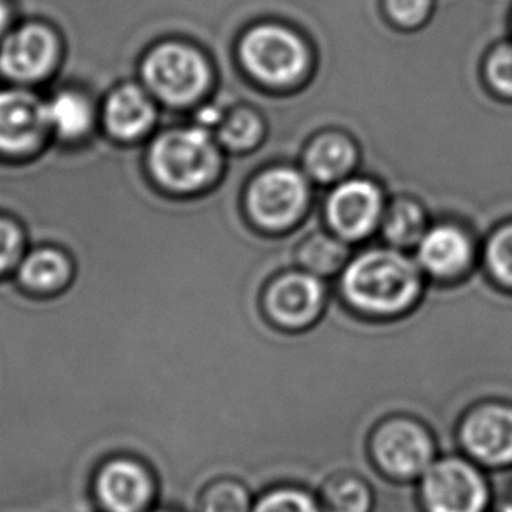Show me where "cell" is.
<instances>
[{
  "label": "cell",
  "instance_id": "6da1fadb",
  "mask_svg": "<svg viewBox=\"0 0 512 512\" xmlns=\"http://www.w3.org/2000/svg\"><path fill=\"white\" fill-rule=\"evenodd\" d=\"M422 277L415 261L394 249L362 252L346 266L341 289L353 308L369 315H395L415 301Z\"/></svg>",
  "mask_w": 512,
  "mask_h": 512
},
{
  "label": "cell",
  "instance_id": "7a4b0ae2",
  "mask_svg": "<svg viewBox=\"0 0 512 512\" xmlns=\"http://www.w3.org/2000/svg\"><path fill=\"white\" fill-rule=\"evenodd\" d=\"M154 180L173 193H194L208 186L221 167V153L201 126L173 128L149 147Z\"/></svg>",
  "mask_w": 512,
  "mask_h": 512
},
{
  "label": "cell",
  "instance_id": "3957f363",
  "mask_svg": "<svg viewBox=\"0 0 512 512\" xmlns=\"http://www.w3.org/2000/svg\"><path fill=\"white\" fill-rule=\"evenodd\" d=\"M492 485L485 469L465 457H437L416 481L420 512H490Z\"/></svg>",
  "mask_w": 512,
  "mask_h": 512
},
{
  "label": "cell",
  "instance_id": "277c9868",
  "mask_svg": "<svg viewBox=\"0 0 512 512\" xmlns=\"http://www.w3.org/2000/svg\"><path fill=\"white\" fill-rule=\"evenodd\" d=\"M374 471L394 485H409L422 478L437 458L436 443L422 423L392 418L380 423L367 443Z\"/></svg>",
  "mask_w": 512,
  "mask_h": 512
},
{
  "label": "cell",
  "instance_id": "5b68a950",
  "mask_svg": "<svg viewBox=\"0 0 512 512\" xmlns=\"http://www.w3.org/2000/svg\"><path fill=\"white\" fill-rule=\"evenodd\" d=\"M90 499L97 512L153 511L160 499V479L142 458L119 453L93 471Z\"/></svg>",
  "mask_w": 512,
  "mask_h": 512
},
{
  "label": "cell",
  "instance_id": "8992f818",
  "mask_svg": "<svg viewBox=\"0 0 512 512\" xmlns=\"http://www.w3.org/2000/svg\"><path fill=\"white\" fill-rule=\"evenodd\" d=\"M245 69L270 86H289L308 65L305 44L298 35L275 25L250 30L240 46Z\"/></svg>",
  "mask_w": 512,
  "mask_h": 512
},
{
  "label": "cell",
  "instance_id": "52a82bcc",
  "mask_svg": "<svg viewBox=\"0 0 512 512\" xmlns=\"http://www.w3.org/2000/svg\"><path fill=\"white\" fill-rule=\"evenodd\" d=\"M144 79L156 97L170 105L193 104L210 83V70L196 49L163 44L147 56Z\"/></svg>",
  "mask_w": 512,
  "mask_h": 512
},
{
  "label": "cell",
  "instance_id": "ba28073f",
  "mask_svg": "<svg viewBox=\"0 0 512 512\" xmlns=\"http://www.w3.org/2000/svg\"><path fill=\"white\" fill-rule=\"evenodd\" d=\"M308 205V184L294 168H270L247 189V210L259 228L284 231L298 221Z\"/></svg>",
  "mask_w": 512,
  "mask_h": 512
},
{
  "label": "cell",
  "instance_id": "9c48e42d",
  "mask_svg": "<svg viewBox=\"0 0 512 512\" xmlns=\"http://www.w3.org/2000/svg\"><path fill=\"white\" fill-rule=\"evenodd\" d=\"M465 457L481 469L512 467V408L488 404L465 416L458 432Z\"/></svg>",
  "mask_w": 512,
  "mask_h": 512
},
{
  "label": "cell",
  "instance_id": "30bf717a",
  "mask_svg": "<svg viewBox=\"0 0 512 512\" xmlns=\"http://www.w3.org/2000/svg\"><path fill=\"white\" fill-rule=\"evenodd\" d=\"M383 214L380 187L366 179H348L334 187L326 205L327 221L346 242L373 233Z\"/></svg>",
  "mask_w": 512,
  "mask_h": 512
},
{
  "label": "cell",
  "instance_id": "8fae6325",
  "mask_svg": "<svg viewBox=\"0 0 512 512\" xmlns=\"http://www.w3.org/2000/svg\"><path fill=\"white\" fill-rule=\"evenodd\" d=\"M264 306L277 326L303 329L322 312L324 285L308 271L285 273L268 287Z\"/></svg>",
  "mask_w": 512,
  "mask_h": 512
},
{
  "label": "cell",
  "instance_id": "7c38bea8",
  "mask_svg": "<svg viewBox=\"0 0 512 512\" xmlns=\"http://www.w3.org/2000/svg\"><path fill=\"white\" fill-rule=\"evenodd\" d=\"M46 123L44 105L21 91L0 93V149L27 151L41 139Z\"/></svg>",
  "mask_w": 512,
  "mask_h": 512
},
{
  "label": "cell",
  "instance_id": "4fadbf2b",
  "mask_svg": "<svg viewBox=\"0 0 512 512\" xmlns=\"http://www.w3.org/2000/svg\"><path fill=\"white\" fill-rule=\"evenodd\" d=\"M55 37L46 28H21L0 51V69L14 79H37L55 60Z\"/></svg>",
  "mask_w": 512,
  "mask_h": 512
},
{
  "label": "cell",
  "instance_id": "5bb4252c",
  "mask_svg": "<svg viewBox=\"0 0 512 512\" xmlns=\"http://www.w3.org/2000/svg\"><path fill=\"white\" fill-rule=\"evenodd\" d=\"M472 245L462 229L437 226L427 229L418 243V263L436 277H453L469 266Z\"/></svg>",
  "mask_w": 512,
  "mask_h": 512
},
{
  "label": "cell",
  "instance_id": "9a60e30c",
  "mask_svg": "<svg viewBox=\"0 0 512 512\" xmlns=\"http://www.w3.org/2000/svg\"><path fill=\"white\" fill-rule=\"evenodd\" d=\"M107 130L119 140H135L151 130L156 121L153 100L135 84L112 91L104 109Z\"/></svg>",
  "mask_w": 512,
  "mask_h": 512
},
{
  "label": "cell",
  "instance_id": "2e32d148",
  "mask_svg": "<svg viewBox=\"0 0 512 512\" xmlns=\"http://www.w3.org/2000/svg\"><path fill=\"white\" fill-rule=\"evenodd\" d=\"M357 161L352 140L340 132L319 135L305 153L306 173L320 184L341 180Z\"/></svg>",
  "mask_w": 512,
  "mask_h": 512
},
{
  "label": "cell",
  "instance_id": "e0dca14e",
  "mask_svg": "<svg viewBox=\"0 0 512 512\" xmlns=\"http://www.w3.org/2000/svg\"><path fill=\"white\" fill-rule=\"evenodd\" d=\"M324 512H374L376 493L359 472L336 471L329 474L317 490Z\"/></svg>",
  "mask_w": 512,
  "mask_h": 512
},
{
  "label": "cell",
  "instance_id": "ac0fdd59",
  "mask_svg": "<svg viewBox=\"0 0 512 512\" xmlns=\"http://www.w3.org/2000/svg\"><path fill=\"white\" fill-rule=\"evenodd\" d=\"M256 495L242 479L219 476L207 481L196 495L194 512H252Z\"/></svg>",
  "mask_w": 512,
  "mask_h": 512
},
{
  "label": "cell",
  "instance_id": "d6986e66",
  "mask_svg": "<svg viewBox=\"0 0 512 512\" xmlns=\"http://www.w3.org/2000/svg\"><path fill=\"white\" fill-rule=\"evenodd\" d=\"M348 256V245L327 233H315L298 249L299 264L315 277L334 275L345 266Z\"/></svg>",
  "mask_w": 512,
  "mask_h": 512
},
{
  "label": "cell",
  "instance_id": "ffe728a7",
  "mask_svg": "<svg viewBox=\"0 0 512 512\" xmlns=\"http://www.w3.org/2000/svg\"><path fill=\"white\" fill-rule=\"evenodd\" d=\"M46 123L65 139H77L90 130L91 107L86 98L63 91L44 105Z\"/></svg>",
  "mask_w": 512,
  "mask_h": 512
},
{
  "label": "cell",
  "instance_id": "44dd1931",
  "mask_svg": "<svg viewBox=\"0 0 512 512\" xmlns=\"http://www.w3.org/2000/svg\"><path fill=\"white\" fill-rule=\"evenodd\" d=\"M425 214L422 207L411 200H397L390 205L381 222L383 236L394 247H413L425 235Z\"/></svg>",
  "mask_w": 512,
  "mask_h": 512
},
{
  "label": "cell",
  "instance_id": "7402d4cb",
  "mask_svg": "<svg viewBox=\"0 0 512 512\" xmlns=\"http://www.w3.org/2000/svg\"><path fill=\"white\" fill-rule=\"evenodd\" d=\"M252 512H324L317 492L298 483H278L264 488L254 499Z\"/></svg>",
  "mask_w": 512,
  "mask_h": 512
},
{
  "label": "cell",
  "instance_id": "603a6c76",
  "mask_svg": "<svg viewBox=\"0 0 512 512\" xmlns=\"http://www.w3.org/2000/svg\"><path fill=\"white\" fill-rule=\"evenodd\" d=\"M70 264L67 257L53 249L35 250L23 261L20 278L32 289H55L67 282Z\"/></svg>",
  "mask_w": 512,
  "mask_h": 512
},
{
  "label": "cell",
  "instance_id": "cb8c5ba5",
  "mask_svg": "<svg viewBox=\"0 0 512 512\" xmlns=\"http://www.w3.org/2000/svg\"><path fill=\"white\" fill-rule=\"evenodd\" d=\"M263 133V125L254 112L236 111L222 119L219 126V140L222 146L229 147L233 151H242L257 144V140Z\"/></svg>",
  "mask_w": 512,
  "mask_h": 512
},
{
  "label": "cell",
  "instance_id": "d4e9b609",
  "mask_svg": "<svg viewBox=\"0 0 512 512\" xmlns=\"http://www.w3.org/2000/svg\"><path fill=\"white\" fill-rule=\"evenodd\" d=\"M486 264L500 284L512 287V224L492 236L486 247Z\"/></svg>",
  "mask_w": 512,
  "mask_h": 512
},
{
  "label": "cell",
  "instance_id": "484cf974",
  "mask_svg": "<svg viewBox=\"0 0 512 512\" xmlns=\"http://www.w3.org/2000/svg\"><path fill=\"white\" fill-rule=\"evenodd\" d=\"M488 74L497 90L512 95V46H504L493 53Z\"/></svg>",
  "mask_w": 512,
  "mask_h": 512
},
{
  "label": "cell",
  "instance_id": "4316f807",
  "mask_svg": "<svg viewBox=\"0 0 512 512\" xmlns=\"http://www.w3.org/2000/svg\"><path fill=\"white\" fill-rule=\"evenodd\" d=\"M430 0H387L388 11L395 20L413 25L429 11Z\"/></svg>",
  "mask_w": 512,
  "mask_h": 512
},
{
  "label": "cell",
  "instance_id": "83f0119b",
  "mask_svg": "<svg viewBox=\"0 0 512 512\" xmlns=\"http://www.w3.org/2000/svg\"><path fill=\"white\" fill-rule=\"evenodd\" d=\"M20 247V235L11 222L0 219V271L13 263Z\"/></svg>",
  "mask_w": 512,
  "mask_h": 512
},
{
  "label": "cell",
  "instance_id": "f1b7e54d",
  "mask_svg": "<svg viewBox=\"0 0 512 512\" xmlns=\"http://www.w3.org/2000/svg\"><path fill=\"white\" fill-rule=\"evenodd\" d=\"M149 512H184V511H180V509H177V507L156 506V507H154L153 511H149Z\"/></svg>",
  "mask_w": 512,
  "mask_h": 512
},
{
  "label": "cell",
  "instance_id": "f546056e",
  "mask_svg": "<svg viewBox=\"0 0 512 512\" xmlns=\"http://www.w3.org/2000/svg\"><path fill=\"white\" fill-rule=\"evenodd\" d=\"M4 21H6V11H4V6L0 4V28L4 27Z\"/></svg>",
  "mask_w": 512,
  "mask_h": 512
},
{
  "label": "cell",
  "instance_id": "4dcf8cb0",
  "mask_svg": "<svg viewBox=\"0 0 512 512\" xmlns=\"http://www.w3.org/2000/svg\"><path fill=\"white\" fill-rule=\"evenodd\" d=\"M490 512H512V507L507 504L506 507H502V509H497V511H490Z\"/></svg>",
  "mask_w": 512,
  "mask_h": 512
},
{
  "label": "cell",
  "instance_id": "1f68e13d",
  "mask_svg": "<svg viewBox=\"0 0 512 512\" xmlns=\"http://www.w3.org/2000/svg\"><path fill=\"white\" fill-rule=\"evenodd\" d=\"M507 504H509V506L512 507V486H511V493H509V502H507Z\"/></svg>",
  "mask_w": 512,
  "mask_h": 512
}]
</instances>
